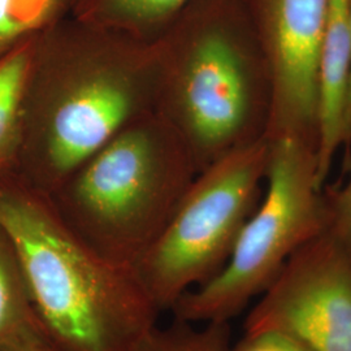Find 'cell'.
I'll return each instance as SVG.
<instances>
[{"instance_id":"6da1fadb","label":"cell","mask_w":351,"mask_h":351,"mask_svg":"<svg viewBox=\"0 0 351 351\" xmlns=\"http://www.w3.org/2000/svg\"><path fill=\"white\" fill-rule=\"evenodd\" d=\"M152 112L151 43L71 14L32 43L13 173L49 195L117 133Z\"/></svg>"},{"instance_id":"7a4b0ae2","label":"cell","mask_w":351,"mask_h":351,"mask_svg":"<svg viewBox=\"0 0 351 351\" xmlns=\"http://www.w3.org/2000/svg\"><path fill=\"white\" fill-rule=\"evenodd\" d=\"M151 47L155 112L199 173L265 139L274 77L243 0H191Z\"/></svg>"},{"instance_id":"3957f363","label":"cell","mask_w":351,"mask_h":351,"mask_svg":"<svg viewBox=\"0 0 351 351\" xmlns=\"http://www.w3.org/2000/svg\"><path fill=\"white\" fill-rule=\"evenodd\" d=\"M0 226L17 254L38 323L63 351H133L160 314L134 268L112 263L64 223L50 197L0 178Z\"/></svg>"},{"instance_id":"277c9868","label":"cell","mask_w":351,"mask_h":351,"mask_svg":"<svg viewBox=\"0 0 351 351\" xmlns=\"http://www.w3.org/2000/svg\"><path fill=\"white\" fill-rule=\"evenodd\" d=\"M198 173L172 128L152 112L88 156L49 197L93 250L134 268Z\"/></svg>"},{"instance_id":"5b68a950","label":"cell","mask_w":351,"mask_h":351,"mask_svg":"<svg viewBox=\"0 0 351 351\" xmlns=\"http://www.w3.org/2000/svg\"><path fill=\"white\" fill-rule=\"evenodd\" d=\"M268 145L261 202L226 265L178 300L171 310L175 319L193 324L229 322L263 294L295 251L328 229L329 210L317 181L316 146L291 136L269 139Z\"/></svg>"},{"instance_id":"8992f818","label":"cell","mask_w":351,"mask_h":351,"mask_svg":"<svg viewBox=\"0 0 351 351\" xmlns=\"http://www.w3.org/2000/svg\"><path fill=\"white\" fill-rule=\"evenodd\" d=\"M269 145L263 139L195 177L134 271L160 313L226 265L263 195Z\"/></svg>"},{"instance_id":"52a82bcc","label":"cell","mask_w":351,"mask_h":351,"mask_svg":"<svg viewBox=\"0 0 351 351\" xmlns=\"http://www.w3.org/2000/svg\"><path fill=\"white\" fill-rule=\"evenodd\" d=\"M280 329L310 351H351V256L326 229L290 258L246 316L245 333Z\"/></svg>"},{"instance_id":"ba28073f","label":"cell","mask_w":351,"mask_h":351,"mask_svg":"<svg viewBox=\"0 0 351 351\" xmlns=\"http://www.w3.org/2000/svg\"><path fill=\"white\" fill-rule=\"evenodd\" d=\"M330 0H243L274 77L265 139L291 136L317 149V56Z\"/></svg>"},{"instance_id":"9c48e42d","label":"cell","mask_w":351,"mask_h":351,"mask_svg":"<svg viewBox=\"0 0 351 351\" xmlns=\"http://www.w3.org/2000/svg\"><path fill=\"white\" fill-rule=\"evenodd\" d=\"M351 0H330L317 56V181L324 188L345 142L351 73Z\"/></svg>"},{"instance_id":"30bf717a","label":"cell","mask_w":351,"mask_h":351,"mask_svg":"<svg viewBox=\"0 0 351 351\" xmlns=\"http://www.w3.org/2000/svg\"><path fill=\"white\" fill-rule=\"evenodd\" d=\"M191 0H75L72 16L151 43Z\"/></svg>"},{"instance_id":"8fae6325","label":"cell","mask_w":351,"mask_h":351,"mask_svg":"<svg viewBox=\"0 0 351 351\" xmlns=\"http://www.w3.org/2000/svg\"><path fill=\"white\" fill-rule=\"evenodd\" d=\"M33 40L0 59V178L14 172L19 158L23 98Z\"/></svg>"},{"instance_id":"7c38bea8","label":"cell","mask_w":351,"mask_h":351,"mask_svg":"<svg viewBox=\"0 0 351 351\" xmlns=\"http://www.w3.org/2000/svg\"><path fill=\"white\" fill-rule=\"evenodd\" d=\"M40 328L12 242L0 226V348Z\"/></svg>"},{"instance_id":"4fadbf2b","label":"cell","mask_w":351,"mask_h":351,"mask_svg":"<svg viewBox=\"0 0 351 351\" xmlns=\"http://www.w3.org/2000/svg\"><path fill=\"white\" fill-rule=\"evenodd\" d=\"M75 0H0V59L73 12Z\"/></svg>"},{"instance_id":"5bb4252c","label":"cell","mask_w":351,"mask_h":351,"mask_svg":"<svg viewBox=\"0 0 351 351\" xmlns=\"http://www.w3.org/2000/svg\"><path fill=\"white\" fill-rule=\"evenodd\" d=\"M229 346V322L193 324L175 319L171 326H154L133 351H226Z\"/></svg>"},{"instance_id":"9a60e30c","label":"cell","mask_w":351,"mask_h":351,"mask_svg":"<svg viewBox=\"0 0 351 351\" xmlns=\"http://www.w3.org/2000/svg\"><path fill=\"white\" fill-rule=\"evenodd\" d=\"M326 195L329 210L328 229L351 256V164L349 180L342 186L326 191Z\"/></svg>"},{"instance_id":"2e32d148","label":"cell","mask_w":351,"mask_h":351,"mask_svg":"<svg viewBox=\"0 0 351 351\" xmlns=\"http://www.w3.org/2000/svg\"><path fill=\"white\" fill-rule=\"evenodd\" d=\"M226 351H310L297 337L280 329H262L245 333L236 345Z\"/></svg>"},{"instance_id":"e0dca14e","label":"cell","mask_w":351,"mask_h":351,"mask_svg":"<svg viewBox=\"0 0 351 351\" xmlns=\"http://www.w3.org/2000/svg\"><path fill=\"white\" fill-rule=\"evenodd\" d=\"M0 351H63L51 341L42 328H36L10 343L0 348Z\"/></svg>"},{"instance_id":"ac0fdd59","label":"cell","mask_w":351,"mask_h":351,"mask_svg":"<svg viewBox=\"0 0 351 351\" xmlns=\"http://www.w3.org/2000/svg\"><path fill=\"white\" fill-rule=\"evenodd\" d=\"M350 33H351V5H350ZM343 149L346 152V163L351 159V73L350 84H349V94H348V104H346V116H345V142Z\"/></svg>"}]
</instances>
